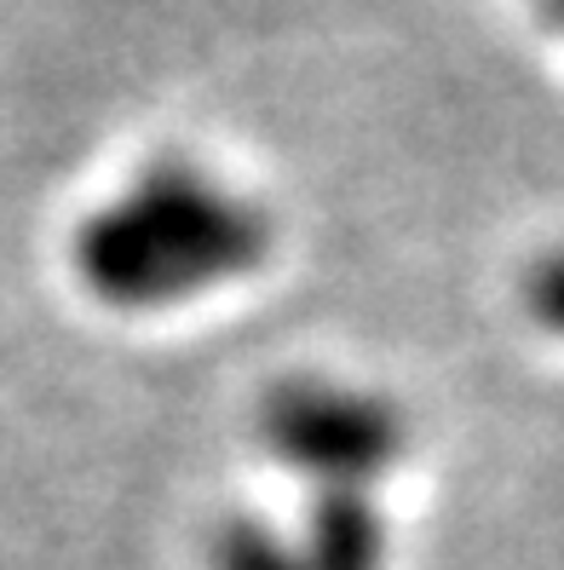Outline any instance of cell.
I'll return each mask as SVG.
<instances>
[{
	"instance_id": "8992f818",
	"label": "cell",
	"mask_w": 564,
	"mask_h": 570,
	"mask_svg": "<svg viewBox=\"0 0 564 570\" xmlns=\"http://www.w3.org/2000/svg\"><path fill=\"white\" fill-rule=\"evenodd\" d=\"M547 18H553V23H558V29H564V7H553V12H547Z\"/></svg>"
},
{
	"instance_id": "5b68a950",
	"label": "cell",
	"mask_w": 564,
	"mask_h": 570,
	"mask_svg": "<svg viewBox=\"0 0 564 570\" xmlns=\"http://www.w3.org/2000/svg\"><path fill=\"white\" fill-rule=\"evenodd\" d=\"M524 306H530V317H536V323H547V328L564 334V248L530 265V277H524Z\"/></svg>"
},
{
	"instance_id": "3957f363",
	"label": "cell",
	"mask_w": 564,
	"mask_h": 570,
	"mask_svg": "<svg viewBox=\"0 0 564 570\" xmlns=\"http://www.w3.org/2000/svg\"><path fill=\"white\" fill-rule=\"evenodd\" d=\"M306 570H380L386 564V519L369 490H317L306 513Z\"/></svg>"
},
{
	"instance_id": "52a82bcc",
	"label": "cell",
	"mask_w": 564,
	"mask_h": 570,
	"mask_svg": "<svg viewBox=\"0 0 564 570\" xmlns=\"http://www.w3.org/2000/svg\"><path fill=\"white\" fill-rule=\"evenodd\" d=\"M553 7H564V0H542V12H553Z\"/></svg>"
},
{
	"instance_id": "6da1fadb",
	"label": "cell",
	"mask_w": 564,
	"mask_h": 570,
	"mask_svg": "<svg viewBox=\"0 0 564 570\" xmlns=\"http://www.w3.org/2000/svg\"><path fill=\"white\" fill-rule=\"evenodd\" d=\"M76 277L116 312H161L214 283L248 277L271 254V225L248 196L168 156L76 230Z\"/></svg>"
},
{
	"instance_id": "277c9868",
	"label": "cell",
	"mask_w": 564,
	"mask_h": 570,
	"mask_svg": "<svg viewBox=\"0 0 564 570\" xmlns=\"http://www.w3.org/2000/svg\"><path fill=\"white\" fill-rule=\"evenodd\" d=\"M208 564L214 570H306L300 548L283 542V535L265 524V519H225L214 530V542H208Z\"/></svg>"
},
{
	"instance_id": "7a4b0ae2",
	"label": "cell",
	"mask_w": 564,
	"mask_h": 570,
	"mask_svg": "<svg viewBox=\"0 0 564 570\" xmlns=\"http://www.w3.org/2000/svg\"><path fill=\"white\" fill-rule=\"evenodd\" d=\"M259 444L323 490H363L404 450V421L369 392L335 381H283L259 404Z\"/></svg>"
}]
</instances>
